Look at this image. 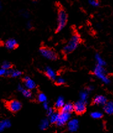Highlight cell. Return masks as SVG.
Wrapping results in <instances>:
<instances>
[{
	"instance_id": "obj_34",
	"label": "cell",
	"mask_w": 113,
	"mask_h": 133,
	"mask_svg": "<svg viewBox=\"0 0 113 133\" xmlns=\"http://www.w3.org/2000/svg\"><path fill=\"white\" fill-rule=\"evenodd\" d=\"M1 9V1H0V9Z\"/></svg>"
},
{
	"instance_id": "obj_5",
	"label": "cell",
	"mask_w": 113,
	"mask_h": 133,
	"mask_svg": "<svg viewBox=\"0 0 113 133\" xmlns=\"http://www.w3.org/2000/svg\"><path fill=\"white\" fill-rule=\"evenodd\" d=\"M40 52L43 57L50 60H55L57 59V55L53 50L46 48H42L40 50Z\"/></svg>"
},
{
	"instance_id": "obj_7",
	"label": "cell",
	"mask_w": 113,
	"mask_h": 133,
	"mask_svg": "<svg viewBox=\"0 0 113 133\" xmlns=\"http://www.w3.org/2000/svg\"><path fill=\"white\" fill-rule=\"evenodd\" d=\"M86 103L80 100L75 102L74 104V111L77 114H82L84 113L86 110Z\"/></svg>"
},
{
	"instance_id": "obj_24",
	"label": "cell",
	"mask_w": 113,
	"mask_h": 133,
	"mask_svg": "<svg viewBox=\"0 0 113 133\" xmlns=\"http://www.w3.org/2000/svg\"><path fill=\"white\" fill-rule=\"evenodd\" d=\"M38 100L40 102H41V103H43L44 102H46L47 101V97H46V96L44 94L41 93L38 95Z\"/></svg>"
},
{
	"instance_id": "obj_30",
	"label": "cell",
	"mask_w": 113,
	"mask_h": 133,
	"mask_svg": "<svg viewBox=\"0 0 113 133\" xmlns=\"http://www.w3.org/2000/svg\"><path fill=\"white\" fill-rule=\"evenodd\" d=\"M46 111H47V115H48V116H49L50 115H51L53 112H54L53 110L52 109V108H50L49 109H48Z\"/></svg>"
},
{
	"instance_id": "obj_11",
	"label": "cell",
	"mask_w": 113,
	"mask_h": 133,
	"mask_svg": "<svg viewBox=\"0 0 113 133\" xmlns=\"http://www.w3.org/2000/svg\"><path fill=\"white\" fill-rule=\"evenodd\" d=\"M17 90L19 92H21L22 95L25 97H26V98H30L32 97V94L31 91L30 90H29V89L25 88V87H24L22 85L19 84L18 87H17Z\"/></svg>"
},
{
	"instance_id": "obj_9",
	"label": "cell",
	"mask_w": 113,
	"mask_h": 133,
	"mask_svg": "<svg viewBox=\"0 0 113 133\" xmlns=\"http://www.w3.org/2000/svg\"><path fill=\"white\" fill-rule=\"evenodd\" d=\"M24 87L26 89H29V90H33V89H34L36 87V84H35V81L32 80L29 77L26 76L24 79Z\"/></svg>"
},
{
	"instance_id": "obj_10",
	"label": "cell",
	"mask_w": 113,
	"mask_h": 133,
	"mask_svg": "<svg viewBox=\"0 0 113 133\" xmlns=\"http://www.w3.org/2000/svg\"><path fill=\"white\" fill-rule=\"evenodd\" d=\"M93 103L97 105H103L107 103V98L104 95H96L93 99Z\"/></svg>"
},
{
	"instance_id": "obj_3",
	"label": "cell",
	"mask_w": 113,
	"mask_h": 133,
	"mask_svg": "<svg viewBox=\"0 0 113 133\" xmlns=\"http://www.w3.org/2000/svg\"><path fill=\"white\" fill-rule=\"evenodd\" d=\"M67 15L64 9H60L58 12V27L57 30L58 32L61 31L64 28L67 24Z\"/></svg>"
},
{
	"instance_id": "obj_2",
	"label": "cell",
	"mask_w": 113,
	"mask_h": 133,
	"mask_svg": "<svg viewBox=\"0 0 113 133\" xmlns=\"http://www.w3.org/2000/svg\"><path fill=\"white\" fill-rule=\"evenodd\" d=\"M93 73H94L95 76L102 81L103 83L108 84L110 82L109 77L106 74V71L105 69H104V67L96 65V67L94 68Z\"/></svg>"
},
{
	"instance_id": "obj_13",
	"label": "cell",
	"mask_w": 113,
	"mask_h": 133,
	"mask_svg": "<svg viewBox=\"0 0 113 133\" xmlns=\"http://www.w3.org/2000/svg\"><path fill=\"white\" fill-rule=\"evenodd\" d=\"M103 110L106 114L109 115H113V102H107V103L104 105Z\"/></svg>"
},
{
	"instance_id": "obj_8",
	"label": "cell",
	"mask_w": 113,
	"mask_h": 133,
	"mask_svg": "<svg viewBox=\"0 0 113 133\" xmlns=\"http://www.w3.org/2000/svg\"><path fill=\"white\" fill-rule=\"evenodd\" d=\"M79 127V120L77 119H71L67 123L68 131L71 132H74L78 130Z\"/></svg>"
},
{
	"instance_id": "obj_32",
	"label": "cell",
	"mask_w": 113,
	"mask_h": 133,
	"mask_svg": "<svg viewBox=\"0 0 113 133\" xmlns=\"http://www.w3.org/2000/svg\"><path fill=\"white\" fill-rule=\"evenodd\" d=\"M93 90V87L91 86V85H90V86H88L87 89V91H88V92L91 91V90Z\"/></svg>"
},
{
	"instance_id": "obj_16",
	"label": "cell",
	"mask_w": 113,
	"mask_h": 133,
	"mask_svg": "<svg viewBox=\"0 0 113 133\" xmlns=\"http://www.w3.org/2000/svg\"><path fill=\"white\" fill-rule=\"evenodd\" d=\"M22 75L21 71L15 69H9L6 71V76H9L12 77H17Z\"/></svg>"
},
{
	"instance_id": "obj_29",
	"label": "cell",
	"mask_w": 113,
	"mask_h": 133,
	"mask_svg": "<svg viewBox=\"0 0 113 133\" xmlns=\"http://www.w3.org/2000/svg\"><path fill=\"white\" fill-rule=\"evenodd\" d=\"M43 108H44V109L46 110V111H47V110L50 108V106H49V105H48V103L47 102H44V103H43Z\"/></svg>"
},
{
	"instance_id": "obj_6",
	"label": "cell",
	"mask_w": 113,
	"mask_h": 133,
	"mask_svg": "<svg viewBox=\"0 0 113 133\" xmlns=\"http://www.w3.org/2000/svg\"><path fill=\"white\" fill-rule=\"evenodd\" d=\"M7 107L11 112H17L21 109L22 104L20 102L16 100H12L7 103Z\"/></svg>"
},
{
	"instance_id": "obj_33",
	"label": "cell",
	"mask_w": 113,
	"mask_h": 133,
	"mask_svg": "<svg viewBox=\"0 0 113 133\" xmlns=\"http://www.w3.org/2000/svg\"><path fill=\"white\" fill-rule=\"evenodd\" d=\"M27 26L29 29H30V28H32V24L30 23V22H28V23H27Z\"/></svg>"
},
{
	"instance_id": "obj_28",
	"label": "cell",
	"mask_w": 113,
	"mask_h": 133,
	"mask_svg": "<svg viewBox=\"0 0 113 133\" xmlns=\"http://www.w3.org/2000/svg\"><path fill=\"white\" fill-rule=\"evenodd\" d=\"M6 71L7 70H5V69H3V68H1L0 69V77L3 76H6Z\"/></svg>"
},
{
	"instance_id": "obj_14",
	"label": "cell",
	"mask_w": 113,
	"mask_h": 133,
	"mask_svg": "<svg viewBox=\"0 0 113 133\" xmlns=\"http://www.w3.org/2000/svg\"><path fill=\"white\" fill-rule=\"evenodd\" d=\"M11 123L9 119H3L0 121V132H3L7 128H10Z\"/></svg>"
},
{
	"instance_id": "obj_31",
	"label": "cell",
	"mask_w": 113,
	"mask_h": 133,
	"mask_svg": "<svg viewBox=\"0 0 113 133\" xmlns=\"http://www.w3.org/2000/svg\"><path fill=\"white\" fill-rule=\"evenodd\" d=\"M22 16H23L24 17H25V18H27V17H29V14L28 13V12H23V13H22Z\"/></svg>"
},
{
	"instance_id": "obj_27",
	"label": "cell",
	"mask_w": 113,
	"mask_h": 133,
	"mask_svg": "<svg viewBox=\"0 0 113 133\" xmlns=\"http://www.w3.org/2000/svg\"><path fill=\"white\" fill-rule=\"evenodd\" d=\"M56 84H58V85H62V84L65 83V80H64V79L62 78V77H57V78L56 79Z\"/></svg>"
},
{
	"instance_id": "obj_17",
	"label": "cell",
	"mask_w": 113,
	"mask_h": 133,
	"mask_svg": "<svg viewBox=\"0 0 113 133\" xmlns=\"http://www.w3.org/2000/svg\"><path fill=\"white\" fill-rule=\"evenodd\" d=\"M61 110H62L61 111H66V112L71 113L72 111H74V104H72V103H65L64 105V107H62V109Z\"/></svg>"
},
{
	"instance_id": "obj_20",
	"label": "cell",
	"mask_w": 113,
	"mask_h": 133,
	"mask_svg": "<svg viewBox=\"0 0 113 133\" xmlns=\"http://www.w3.org/2000/svg\"><path fill=\"white\" fill-rule=\"evenodd\" d=\"M95 59H96L98 66H102V67H104V66H106L105 61L103 59V58L100 55H96V56H95Z\"/></svg>"
},
{
	"instance_id": "obj_15",
	"label": "cell",
	"mask_w": 113,
	"mask_h": 133,
	"mask_svg": "<svg viewBox=\"0 0 113 133\" xmlns=\"http://www.w3.org/2000/svg\"><path fill=\"white\" fill-rule=\"evenodd\" d=\"M6 46L8 49L9 50H13L16 48L17 45V42L14 38H11V39L8 40L6 42Z\"/></svg>"
},
{
	"instance_id": "obj_23",
	"label": "cell",
	"mask_w": 113,
	"mask_h": 133,
	"mask_svg": "<svg viewBox=\"0 0 113 133\" xmlns=\"http://www.w3.org/2000/svg\"><path fill=\"white\" fill-rule=\"evenodd\" d=\"M90 115H91V116L93 119H100V118H101L103 116L102 113L98 111H93V112L91 113Z\"/></svg>"
},
{
	"instance_id": "obj_25",
	"label": "cell",
	"mask_w": 113,
	"mask_h": 133,
	"mask_svg": "<svg viewBox=\"0 0 113 133\" xmlns=\"http://www.w3.org/2000/svg\"><path fill=\"white\" fill-rule=\"evenodd\" d=\"M88 3L92 7L96 8L100 6V3L98 0H88Z\"/></svg>"
},
{
	"instance_id": "obj_19",
	"label": "cell",
	"mask_w": 113,
	"mask_h": 133,
	"mask_svg": "<svg viewBox=\"0 0 113 133\" xmlns=\"http://www.w3.org/2000/svg\"><path fill=\"white\" fill-rule=\"evenodd\" d=\"M50 124V123L48 119H44L41 120L39 125L40 128L41 130H45V129H46L48 127H49Z\"/></svg>"
},
{
	"instance_id": "obj_21",
	"label": "cell",
	"mask_w": 113,
	"mask_h": 133,
	"mask_svg": "<svg viewBox=\"0 0 113 133\" xmlns=\"http://www.w3.org/2000/svg\"><path fill=\"white\" fill-rule=\"evenodd\" d=\"M65 102H64V98L62 97H59L56 100L55 103V107L58 109H62V107H64Z\"/></svg>"
},
{
	"instance_id": "obj_26",
	"label": "cell",
	"mask_w": 113,
	"mask_h": 133,
	"mask_svg": "<svg viewBox=\"0 0 113 133\" xmlns=\"http://www.w3.org/2000/svg\"><path fill=\"white\" fill-rule=\"evenodd\" d=\"M1 68L5 69V70H9V69H11V64L10 63L7 62V61H5L3 63L2 66H1Z\"/></svg>"
},
{
	"instance_id": "obj_18",
	"label": "cell",
	"mask_w": 113,
	"mask_h": 133,
	"mask_svg": "<svg viewBox=\"0 0 113 133\" xmlns=\"http://www.w3.org/2000/svg\"><path fill=\"white\" fill-rule=\"evenodd\" d=\"M58 118H59V113L54 111L52 114L48 116V120L51 124H56L58 120Z\"/></svg>"
},
{
	"instance_id": "obj_12",
	"label": "cell",
	"mask_w": 113,
	"mask_h": 133,
	"mask_svg": "<svg viewBox=\"0 0 113 133\" xmlns=\"http://www.w3.org/2000/svg\"><path fill=\"white\" fill-rule=\"evenodd\" d=\"M45 74L47 76L48 78H50L51 80H56V74L52 68L50 67H46L45 68Z\"/></svg>"
},
{
	"instance_id": "obj_22",
	"label": "cell",
	"mask_w": 113,
	"mask_h": 133,
	"mask_svg": "<svg viewBox=\"0 0 113 133\" xmlns=\"http://www.w3.org/2000/svg\"><path fill=\"white\" fill-rule=\"evenodd\" d=\"M88 98V92L87 90L82 91L80 93V100L87 103Z\"/></svg>"
},
{
	"instance_id": "obj_1",
	"label": "cell",
	"mask_w": 113,
	"mask_h": 133,
	"mask_svg": "<svg viewBox=\"0 0 113 133\" xmlns=\"http://www.w3.org/2000/svg\"><path fill=\"white\" fill-rule=\"evenodd\" d=\"M79 43H80V37L79 35L77 34L72 35L67 44L64 47V52L66 54L72 53L78 47Z\"/></svg>"
},
{
	"instance_id": "obj_4",
	"label": "cell",
	"mask_w": 113,
	"mask_h": 133,
	"mask_svg": "<svg viewBox=\"0 0 113 133\" xmlns=\"http://www.w3.org/2000/svg\"><path fill=\"white\" fill-rule=\"evenodd\" d=\"M70 117L71 115L70 113L61 111L60 113H59V118L56 123V125L59 127L63 126L66 123H68V121L70 119Z\"/></svg>"
}]
</instances>
